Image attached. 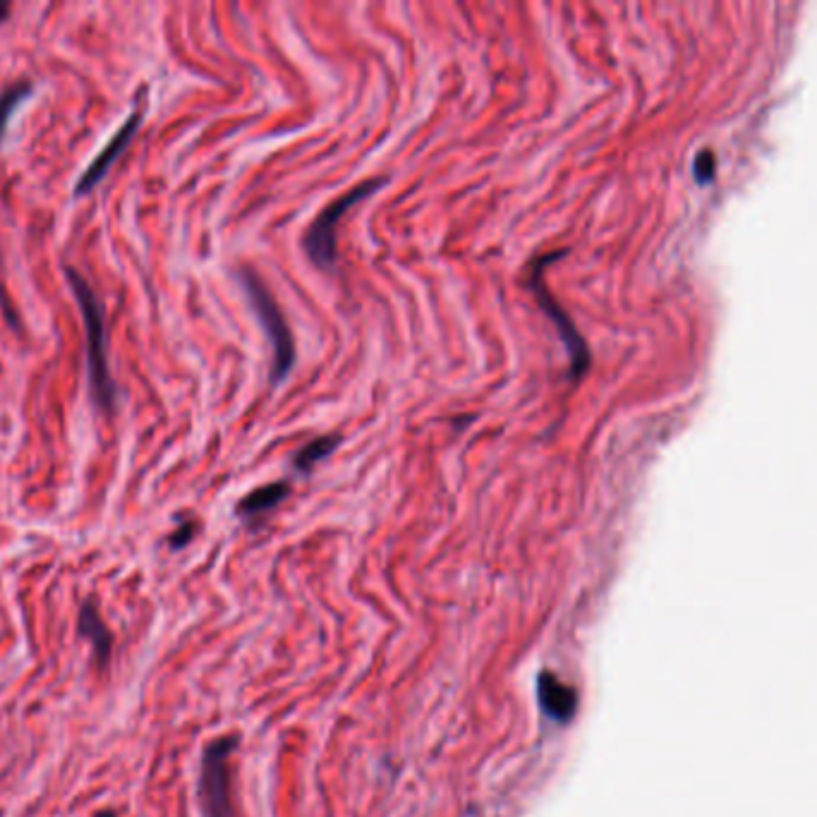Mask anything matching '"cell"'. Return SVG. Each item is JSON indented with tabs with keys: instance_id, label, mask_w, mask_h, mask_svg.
<instances>
[{
	"instance_id": "obj_5",
	"label": "cell",
	"mask_w": 817,
	"mask_h": 817,
	"mask_svg": "<svg viewBox=\"0 0 817 817\" xmlns=\"http://www.w3.org/2000/svg\"><path fill=\"white\" fill-rule=\"evenodd\" d=\"M384 182H386L384 178L364 180L362 185L346 192L343 197H338V200L323 209L321 214L315 219V223L309 225V231L305 235V250H307V257L312 259L319 266V269L331 272L333 264H336V229H338V221L346 216V211L350 206L358 204L360 200H364V197L382 188Z\"/></svg>"
},
{
	"instance_id": "obj_15",
	"label": "cell",
	"mask_w": 817,
	"mask_h": 817,
	"mask_svg": "<svg viewBox=\"0 0 817 817\" xmlns=\"http://www.w3.org/2000/svg\"><path fill=\"white\" fill-rule=\"evenodd\" d=\"M96 817H116V815H113V813H110V810H104V813H98V815H96Z\"/></svg>"
},
{
	"instance_id": "obj_12",
	"label": "cell",
	"mask_w": 817,
	"mask_h": 817,
	"mask_svg": "<svg viewBox=\"0 0 817 817\" xmlns=\"http://www.w3.org/2000/svg\"><path fill=\"white\" fill-rule=\"evenodd\" d=\"M714 168H717V163H714L712 151H710V149L700 151L698 157H696V163H693L696 180H698V182H710V180L714 178Z\"/></svg>"
},
{
	"instance_id": "obj_9",
	"label": "cell",
	"mask_w": 817,
	"mask_h": 817,
	"mask_svg": "<svg viewBox=\"0 0 817 817\" xmlns=\"http://www.w3.org/2000/svg\"><path fill=\"white\" fill-rule=\"evenodd\" d=\"M290 495V485L288 482H274V485H264L255 491H250V495L237 503V516L245 518V520H252V518H259L264 513H269L272 509H276V506L288 499Z\"/></svg>"
},
{
	"instance_id": "obj_13",
	"label": "cell",
	"mask_w": 817,
	"mask_h": 817,
	"mask_svg": "<svg viewBox=\"0 0 817 817\" xmlns=\"http://www.w3.org/2000/svg\"><path fill=\"white\" fill-rule=\"evenodd\" d=\"M194 538V523H182L173 534L171 540H168V544H171V549H182L188 547L190 540Z\"/></svg>"
},
{
	"instance_id": "obj_10",
	"label": "cell",
	"mask_w": 817,
	"mask_h": 817,
	"mask_svg": "<svg viewBox=\"0 0 817 817\" xmlns=\"http://www.w3.org/2000/svg\"><path fill=\"white\" fill-rule=\"evenodd\" d=\"M32 92H34V84L26 82V79L10 84V87H6L3 92H0V142H3V139H6L8 125L12 120V113H15L20 108L22 102H26V98H30Z\"/></svg>"
},
{
	"instance_id": "obj_11",
	"label": "cell",
	"mask_w": 817,
	"mask_h": 817,
	"mask_svg": "<svg viewBox=\"0 0 817 817\" xmlns=\"http://www.w3.org/2000/svg\"><path fill=\"white\" fill-rule=\"evenodd\" d=\"M336 446H338V436L336 434H331V436H319V439L309 442L307 446H303L298 450V454H295V460H293L295 470L309 473L319 460H323L329 454H333Z\"/></svg>"
},
{
	"instance_id": "obj_6",
	"label": "cell",
	"mask_w": 817,
	"mask_h": 817,
	"mask_svg": "<svg viewBox=\"0 0 817 817\" xmlns=\"http://www.w3.org/2000/svg\"><path fill=\"white\" fill-rule=\"evenodd\" d=\"M139 125H142V113L135 110V113H130V118L125 120L123 128L116 135H113L110 142L102 149V153H98V157L92 161L87 171L82 173V178L77 180V185H75V194H89L98 185V182L106 178V173L110 171V166L116 163L123 157V153L128 151V147L135 142Z\"/></svg>"
},
{
	"instance_id": "obj_14",
	"label": "cell",
	"mask_w": 817,
	"mask_h": 817,
	"mask_svg": "<svg viewBox=\"0 0 817 817\" xmlns=\"http://www.w3.org/2000/svg\"><path fill=\"white\" fill-rule=\"evenodd\" d=\"M8 12H10V6H3V3H0V22H6Z\"/></svg>"
},
{
	"instance_id": "obj_7",
	"label": "cell",
	"mask_w": 817,
	"mask_h": 817,
	"mask_svg": "<svg viewBox=\"0 0 817 817\" xmlns=\"http://www.w3.org/2000/svg\"><path fill=\"white\" fill-rule=\"evenodd\" d=\"M538 700L542 712L549 717L552 722L559 724H569L575 710H577V693L575 688L563 683L556 673L552 671H542L538 679Z\"/></svg>"
},
{
	"instance_id": "obj_1",
	"label": "cell",
	"mask_w": 817,
	"mask_h": 817,
	"mask_svg": "<svg viewBox=\"0 0 817 817\" xmlns=\"http://www.w3.org/2000/svg\"><path fill=\"white\" fill-rule=\"evenodd\" d=\"M65 276L73 288L79 312L84 319V331H87V372H89V391L98 411L113 413L118 403V386L108 368L106 356V317L104 305L98 300L94 288L84 280L75 266H65Z\"/></svg>"
},
{
	"instance_id": "obj_2",
	"label": "cell",
	"mask_w": 817,
	"mask_h": 817,
	"mask_svg": "<svg viewBox=\"0 0 817 817\" xmlns=\"http://www.w3.org/2000/svg\"><path fill=\"white\" fill-rule=\"evenodd\" d=\"M241 745V736L229 734L206 743L197 782V803L202 817H235L233 808V770L231 757Z\"/></svg>"
},
{
	"instance_id": "obj_4",
	"label": "cell",
	"mask_w": 817,
	"mask_h": 817,
	"mask_svg": "<svg viewBox=\"0 0 817 817\" xmlns=\"http://www.w3.org/2000/svg\"><path fill=\"white\" fill-rule=\"evenodd\" d=\"M566 257V250H559V252H552V255H544L540 257L538 262L532 264V278H530V288L534 293V298H538L540 307L544 309V315L552 319L556 323V331L561 336L563 346H566L569 350V358H571V382H577V379H583L590 370V348L585 343V338L581 336V331L575 329L573 319L569 317L566 309H563L556 300L554 295L549 293L547 284H544V266L552 264L554 259H561Z\"/></svg>"
},
{
	"instance_id": "obj_8",
	"label": "cell",
	"mask_w": 817,
	"mask_h": 817,
	"mask_svg": "<svg viewBox=\"0 0 817 817\" xmlns=\"http://www.w3.org/2000/svg\"><path fill=\"white\" fill-rule=\"evenodd\" d=\"M77 633H79V638L89 640L96 665L106 669L110 661V652H113V633L106 626L102 609L96 607L94 600H84V604L79 607Z\"/></svg>"
},
{
	"instance_id": "obj_3",
	"label": "cell",
	"mask_w": 817,
	"mask_h": 817,
	"mask_svg": "<svg viewBox=\"0 0 817 817\" xmlns=\"http://www.w3.org/2000/svg\"><path fill=\"white\" fill-rule=\"evenodd\" d=\"M237 278L247 293V298L252 303V309L259 317L262 327L269 336V341L274 346V364H272V384H280L284 379L290 374L293 364H295V343H293V333L288 321L280 312V307L276 305L274 295L266 290L262 284V278L252 272V269H241L237 272Z\"/></svg>"
}]
</instances>
